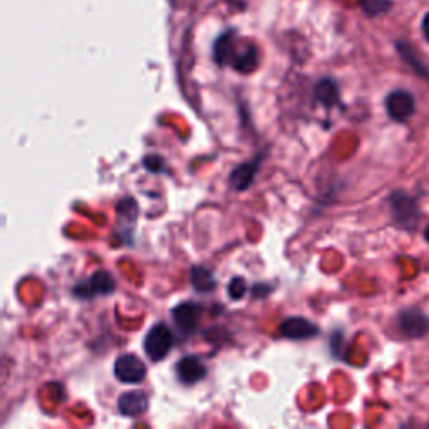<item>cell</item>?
Instances as JSON below:
<instances>
[{
    "label": "cell",
    "instance_id": "cell-1",
    "mask_svg": "<svg viewBox=\"0 0 429 429\" xmlns=\"http://www.w3.org/2000/svg\"><path fill=\"white\" fill-rule=\"evenodd\" d=\"M389 208L392 220L403 230H414L421 218V210L416 198L406 191H394L389 196Z\"/></svg>",
    "mask_w": 429,
    "mask_h": 429
},
{
    "label": "cell",
    "instance_id": "cell-2",
    "mask_svg": "<svg viewBox=\"0 0 429 429\" xmlns=\"http://www.w3.org/2000/svg\"><path fill=\"white\" fill-rule=\"evenodd\" d=\"M175 342V336H173L171 328L166 324L158 322L146 332L144 336V353L153 362L163 360L170 354Z\"/></svg>",
    "mask_w": 429,
    "mask_h": 429
},
{
    "label": "cell",
    "instance_id": "cell-3",
    "mask_svg": "<svg viewBox=\"0 0 429 429\" xmlns=\"http://www.w3.org/2000/svg\"><path fill=\"white\" fill-rule=\"evenodd\" d=\"M116 290V282L106 270H98L86 280H82L72 289L77 299H93L98 295H109Z\"/></svg>",
    "mask_w": 429,
    "mask_h": 429
},
{
    "label": "cell",
    "instance_id": "cell-4",
    "mask_svg": "<svg viewBox=\"0 0 429 429\" xmlns=\"http://www.w3.org/2000/svg\"><path fill=\"white\" fill-rule=\"evenodd\" d=\"M114 376L122 384H139L146 377V366L138 355L121 354L114 362Z\"/></svg>",
    "mask_w": 429,
    "mask_h": 429
},
{
    "label": "cell",
    "instance_id": "cell-5",
    "mask_svg": "<svg viewBox=\"0 0 429 429\" xmlns=\"http://www.w3.org/2000/svg\"><path fill=\"white\" fill-rule=\"evenodd\" d=\"M398 328L408 339H421L429 332V317L419 309H406L398 316Z\"/></svg>",
    "mask_w": 429,
    "mask_h": 429
},
{
    "label": "cell",
    "instance_id": "cell-6",
    "mask_svg": "<svg viewBox=\"0 0 429 429\" xmlns=\"http://www.w3.org/2000/svg\"><path fill=\"white\" fill-rule=\"evenodd\" d=\"M386 111L391 120L404 122L416 111V101L409 91L396 89L386 98Z\"/></svg>",
    "mask_w": 429,
    "mask_h": 429
},
{
    "label": "cell",
    "instance_id": "cell-7",
    "mask_svg": "<svg viewBox=\"0 0 429 429\" xmlns=\"http://www.w3.org/2000/svg\"><path fill=\"white\" fill-rule=\"evenodd\" d=\"M200 316H202V305L196 302H183L178 304L173 309V319H175L176 327L183 336H191L198 327Z\"/></svg>",
    "mask_w": 429,
    "mask_h": 429
},
{
    "label": "cell",
    "instance_id": "cell-8",
    "mask_svg": "<svg viewBox=\"0 0 429 429\" xmlns=\"http://www.w3.org/2000/svg\"><path fill=\"white\" fill-rule=\"evenodd\" d=\"M282 337L290 341H304L312 339L319 334V328L314 322L304 317H289L282 322L280 326Z\"/></svg>",
    "mask_w": 429,
    "mask_h": 429
},
{
    "label": "cell",
    "instance_id": "cell-9",
    "mask_svg": "<svg viewBox=\"0 0 429 429\" xmlns=\"http://www.w3.org/2000/svg\"><path fill=\"white\" fill-rule=\"evenodd\" d=\"M176 376L183 384H196L207 376V366L198 355H185L178 360Z\"/></svg>",
    "mask_w": 429,
    "mask_h": 429
},
{
    "label": "cell",
    "instance_id": "cell-10",
    "mask_svg": "<svg viewBox=\"0 0 429 429\" xmlns=\"http://www.w3.org/2000/svg\"><path fill=\"white\" fill-rule=\"evenodd\" d=\"M149 399L144 391H127L118 398V411L126 418H138L148 411Z\"/></svg>",
    "mask_w": 429,
    "mask_h": 429
},
{
    "label": "cell",
    "instance_id": "cell-11",
    "mask_svg": "<svg viewBox=\"0 0 429 429\" xmlns=\"http://www.w3.org/2000/svg\"><path fill=\"white\" fill-rule=\"evenodd\" d=\"M258 166H260V158H253V159H250L248 163L239 164V166L231 171L230 185L239 191L246 190L250 185L253 183L255 175H257V171H258Z\"/></svg>",
    "mask_w": 429,
    "mask_h": 429
},
{
    "label": "cell",
    "instance_id": "cell-12",
    "mask_svg": "<svg viewBox=\"0 0 429 429\" xmlns=\"http://www.w3.org/2000/svg\"><path fill=\"white\" fill-rule=\"evenodd\" d=\"M396 47H398V52L401 54V57H403V61L408 64L411 69L416 72L419 77H424V79L429 81V66L423 61L421 57H419V54L414 51L413 45H409L406 42H398L396 44Z\"/></svg>",
    "mask_w": 429,
    "mask_h": 429
},
{
    "label": "cell",
    "instance_id": "cell-13",
    "mask_svg": "<svg viewBox=\"0 0 429 429\" xmlns=\"http://www.w3.org/2000/svg\"><path fill=\"white\" fill-rule=\"evenodd\" d=\"M190 278H191V285L196 292H202V294H208V292H213L214 287H217V278L208 268L205 267H193L190 272Z\"/></svg>",
    "mask_w": 429,
    "mask_h": 429
},
{
    "label": "cell",
    "instance_id": "cell-14",
    "mask_svg": "<svg viewBox=\"0 0 429 429\" xmlns=\"http://www.w3.org/2000/svg\"><path fill=\"white\" fill-rule=\"evenodd\" d=\"M316 98L326 108H332L339 103V86L332 79H322L316 86Z\"/></svg>",
    "mask_w": 429,
    "mask_h": 429
},
{
    "label": "cell",
    "instance_id": "cell-15",
    "mask_svg": "<svg viewBox=\"0 0 429 429\" xmlns=\"http://www.w3.org/2000/svg\"><path fill=\"white\" fill-rule=\"evenodd\" d=\"M231 66H234L239 72H244V74H248V72L255 71L258 66L257 49L250 45V47H246L245 51L236 54V56L231 59Z\"/></svg>",
    "mask_w": 429,
    "mask_h": 429
},
{
    "label": "cell",
    "instance_id": "cell-16",
    "mask_svg": "<svg viewBox=\"0 0 429 429\" xmlns=\"http://www.w3.org/2000/svg\"><path fill=\"white\" fill-rule=\"evenodd\" d=\"M234 47H235L234 34H228V32L227 34H223L222 38H218L217 42H214L213 47L214 61L220 64V66H223L228 59L234 56Z\"/></svg>",
    "mask_w": 429,
    "mask_h": 429
},
{
    "label": "cell",
    "instance_id": "cell-17",
    "mask_svg": "<svg viewBox=\"0 0 429 429\" xmlns=\"http://www.w3.org/2000/svg\"><path fill=\"white\" fill-rule=\"evenodd\" d=\"M360 7L367 16H379V13L389 11L391 0H360Z\"/></svg>",
    "mask_w": 429,
    "mask_h": 429
},
{
    "label": "cell",
    "instance_id": "cell-18",
    "mask_svg": "<svg viewBox=\"0 0 429 429\" xmlns=\"http://www.w3.org/2000/svg\"><path fill=\"white\" fill-rule=\"evenodd\" d=\"M246 292V282L245 278H240V277H235L234 280L230 282V285H228V294H230V297L234 300H240L241 297L245 295Z\"/></svg>",
    "mask_w": 429,
    "mask_h": 429
},
{
    "label": "cell",
    "instance_id": "cell-19",
    "mask_svg": "<svg viewBox=\"0 0 429 429\" xmlns=\"http://www.w3.org/2000/svg\"><path fill=\"white\" fill-rule=\"evenodd\" d=\"M144 166L148 168V170L158 173L163 168V159L159 156H154V154H153V156L144 158Z\"/></svg>",
    "mask_w": 429,
    "mask_h": 429
},
{
    "label": "cell",
    "instance_id": "cell-20",
    "mask_svg": "<svg viewBox=\"0 0 429 429\" xmlns=\"http://www.w3.org/2000/svg\"><path fill=\"white\" fill-rule=\"evenodd\" d=\"M421 30H423L424 39H426L428 42H429V12L426 13V16L423 17V22H421Z\"/></svg>",
    "mask_w": 429,
    "mask_h": 429
},
{
    "label": "cell",
    "instance_id": "cell-21",
    "mask_svg": "<svg viewBox=\"0 0 429 429\" xmlns=\"http://www.w3.org/2000/svg\"><path fill=\"white\" fill-rule=\"evenodd\" d=\"M424 239L429 241V225L426 227V230H424Z\"/></svg>",
    "mask_w": 429,
    "mask_h": 429
}]
</instances>
